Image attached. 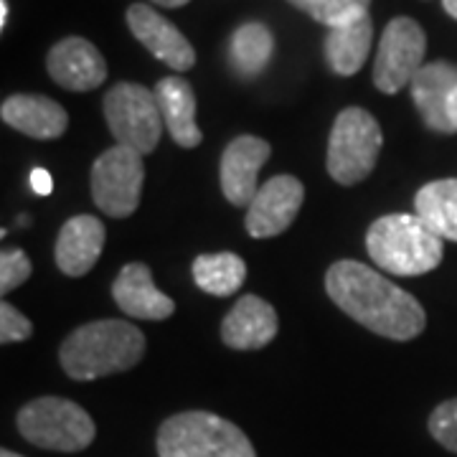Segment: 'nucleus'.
<instances>
[{
  "mask_svg": "<svg viewBox=\"0 0 457 457\" xmlns=\"http://www.w3.org/2000/svg\"><path fill=\"white\" fill-rule=\"evenodd\" d=\"M328 297L363 328L392 341H411L427 326L425 308L407 290L356 260L336 262L326 275Z\"/></svg>",
  "mask_w": 457,
  "mask_h": 457,
  "instance_id": "f257e3e1",
  "label": "nucleus"
},
{
  "mask_svg": "<svg viewBox=\"0 0 457 457\" xmlns=\"http://www.w3.org/2000/svg\"><path fill=\"white\" fill-rule=\"evenodd\" d=\"M145 353V336L125 320H95L77 328L59 348V361L74 381L122 374Z\"/></svg>",
  "mask_w": 457,
  "mask_h": 457,
  "instance_id": "f03ea898",
  "label": "nucleus"
},
{
  "mask_svg": "<svg viewBox=\"0 0 457 457\" xmlns=\"http://www.w3.org/2000/svg\"><path fill=\"white\" fill-rule=\"evenodd\" d=\"M440 239L417 213H386L366 234V249L376 267L396 278H417L440 267Z\"/></svg>",
  "mask_w": 457,
  "mask_h": 457,
  "instance_id": "7ed1b4c3",
  "label": "nucleus"
},
{
  "mask_svg": "<svg viewBox=\"0 0 457 457\" xmlns=\"http://www.w3.org/2000/svg\"><path fill=\"white\" fill-rule=\"evenodd\" d=\"M161 457H257L234 422L212 411H180L158 429Z\"/></svg>",
  "mask_w": 457,
  "mask_h": 457,
  "instance_id": "20e7f679",
  "label": "nucleus"
},
{
  "mask_svg": "<svg viewBox=\"0 0 457 457\" xmlns=\"http://www.w3.org/2000/svg\"><path fill=\"white\" fill-rule=\"evenodd\" d=\"M16 425L31 445L56 453H82L97 435L87 409L62 396H41L29 402L18 411Z\"/></svg>",
  "mask_w": 457,
  "mask_h": 457,
  "instance_id": "39448f33",
  "label": "nucleus"
},
{
  "mask_svg": "<svg viewBox=\"0 0 457 457\" xmlns=\"http://www.w3.org/2000/svg\"><path fill=\"white\" fill-rule=\"evenodd\" d=\"M384 135L371 112L363 107H345L330 130L328 140V173L341 186H356L371 176Z\"/></svg>",
  "mask_w": 457,
  "mask_h": 457,
  "instance_id": "423d86ee",
  "label": "nucleus"
},
{
  "mask_svg": "<svg viewBox=\"0 0 457 457\" xmlns=\"http://www.w3.org/2000/svg\"><path fill=\"white\" fill-rule=\"evenodd\" d=\"M104 120L117 145L147 155L163 135V114L155 92L135 82H120L104 95Z\"/></svg>",
  "mask_w": 457,
  "mask_h": 457,
  "instance_id": "0eeeda50",
  "label": "nucleus"
},
{
  "mask_svg": "<svg viewBox=\"0 0 457 457\" xmlns=\"http://www.w3.org/2000/svg\"><path fill=\"white\" fill-rule=\"evenodd\" d=\"M89 183L99 212L112 219H128L137 212L143 196V183H145L143 155L125 145L104 150L97 163L92 165Z\"/></svg>",
  "mask_w": 457,
  "mask_h": 457,
  "instance_id": "6e6552de",
  "label": "nucleus"
},
{
  "mask_svg": "<svg viewBox=\"0 0 457 457\" xmlns=\"http://www.w3.org/2000/svg\"><path fill=\"white\" fill-rule=\"evenodd\" d=\"M427 36L414 18L399 16L386 23L376 51L374 84L384 95H396L425 66Z\"/></svg>",
  "mask_w": 457,
  "mask_h": 457,
  "instance_id": "1a4fd4ad",
  "label": "nucleus"
},
{
  "mask_svg": "<svg viewBox=\"0 0 457 457\" xmlns=\"http://www.w3.org/2000/svg\"><path fill=\"white\" fill-rule=\"evenodd\" d=\"M305 188L295 176H275L260 186L246 209V231L254 239H270L287 231L303 206Z\"/></svg>",
  "mask_w": 457,
  "mask_h": 457,
  "instance_id": "9d476101",
  "label": "nucleus"
},
{
  "mask_svg": "<svg viewBox=\"0 0 457 457\" xmlns=\"http://www.w3.org/2000/svg\"><path fill=\"white\" fill-rule=\"evenodd\" d=\"M270 153H272L270 143L254 135H239L228 143L221 155L219 179H221V191L231 206H246V209L252 206L260 191L257 179Z\"/></svg>",
  "mask_w": 457,
  "mask_h": 457,
  "instance_id": "9b49d317",
  "label": "nucleus"
},
{
  "mask_svg": "<svg viewBox=\"0 0 457 457\" xmlns=\"http://www.w3.org/2000/svg\"><path fill=\"white\" fill-rule=\"evenodd\" d=\"M128 29L158 62L170 66L173 71H188L196 64V51L191 41L145 3H132L128 8Z\"/></svg>",
  "mask_w": 457,
  "mask_h": 457,
  "instance_id": "f8f14e48",
  "label": "nucleus"
},
{
  "mask_svg": "<svg viewBox=\"0 0 457 457\" xmlns=\"http://www.w3.org/2000/svg\"><path fill=\"white\" fill-rule=\"evenodd\" d=\"M49 77L69 92H89L107 79V62L82 36L62 38L46 56Z\"/></svg>",
  "mask_w": 457,
  "mask_h": 457,
  "instance_id": "ddd939ff",
  "label": "nucleus"
},
{
  "mask_svg": "<svg viewBox=\"0 0 457 457\" xmlns=\"http://www.w3.org/2000/svg\"><path fill=\"white\" fill-rule=\"evenodd\" d=\"M278 312L257 295H245L221 323V341L234 351H260L278 336Z\"/></svg>",
  "mask_w": 457,
  "mask_h": 457,
  "instance_id": "4468645a",
  "label": "nucleus"
},
{
  "mask_svg": "<svg viewBox=\"0 0 457 457\" xmlns=\"http://www.w3.org/2000/svg\"><path fill=\"white\" fill-rule=\"evenodd\" d=\"M112 297L120 311L137 320H165L176 312V303L155 287L143 262H130L120 270Z\"/></svg>",
  "mask_w": 457,
  "mask_h": 457,
  "instance_id": "2eb2a0df",
  "label": "nucleus"
},
{
  "mask_svg": "<svg viewBox=\"0 0 457 457\" xmlns=\"http://www.w3.org/2000/svg\"><path fill=\"white\" fill-rule=\"evenodd\" d=\"M455 87L457 64L453 62H429L417 71V77L409 84L411 99L429 130L445 132V135L457 132L455 125L450 122V114H447V104H450Z\"/></svg>",
  "mask_w": 457,
  "mask_h": 457,
  "instance_id": "dca6fc26",
  "label": "nucleus"
},
{
  "mask_svg": "<svg viewBox=\"0 0 457 457\" xmlns=\"http://www.w3.org/2000/svg\"><path fill=\"white\" fill-rule=\"evenodd\" d=\"M104 239L107 231L97 216L79 213L69 219L56 237V267L69 278H82L97 264L104 249Z\"/></svg>",
  "mask_w": 457,
  "mask_h": 457,
  "instance_id": "f3484780",
  "label": "nucleus"
},
{
  "mask_svg": "<svg viewBox=\"0 0 457 457\" xmlns=\"http://www.w3.org/2000/svg\"><path fill=\"white\" fill-rule=\"evenodd\" d=\"M0 117L13 130L29 135L33 140H56L66 132L69 114L49 97L41 95H13L3 102Z\"/></svg>",
  "mask_w": 457,
  "mask_h": 457,
  "instance_id": "a211bd4d",
  "label": "nucleus"
},
{
  "mask_svg": "<svg viewBox=\"0 0 457 457\" xmlns=\"http://www.w3.org/2000/svg\"><path fill=\"white\" fill-rule=\"evenodd\" d=\"M371 41H374V23L369 11H361L328 33L323 46L328 66L341 77H353L366 64Z\"/></svg>",
  "mask_w": 457,
  "mask_h": 457,
  "instance_id": "6ab92c4d",
  "label": "nucleus"
},
{
  "mask_svg": "<svg viewBox=\"0 0 457 457\" xmlns=\"http://www.w3.org/2000/svg\"><path fill=\"white\" fill-rule=\"evenodd\" d=\"M155 99L163 114L165 130L180 147H198L204 135L196 125V95L180 77H165L155 87Z\"/></svg>",
  "mask_w": 457,
  "mask_h": 457,
  "instance_id": "aec40b11",
  "label": "nucleus"
},
{
  "mask_svg": "<svg viewBox=\"0 0 457 457\" xmlns=\"http://www.w3.org/2000/svg\"><path fill=\"white\" fill-rule=\"evenodd\" d=\"M414 213L440 239L457 242V179L432 180L414 196Z\"/></svg>",
  "mask_w": 457,
  "mask_h": 457,
  "instance_id": "412c9836",
  "label": "nucleus"
},
{
  "mask_svg": "<svg viewBox=\"0 0 457 457\" xmlns=\"http://www.w3.org/2000/svg\"><path fill=\"white\" fill-rule=\"evenodd\" d=\"M228 54H231V66L237 69V74H242L246 79L257 77L267 69L272 54H275L272 31L264 23H257V21L239 26L231 36Z\"/></svg>",
  "mask_w": 457,
  "mask_h": 457,
  "instance_id": "4be33fe9",
  "label": "nucleus"
},
{
  "mask_svg": "<svg viewBox=\"0 0 457 457\" xmlns=\"http://www.w3.org/2000/svg\"><path fill=\"white\" fill-rule=\"evenodd\" d=\"M246 279V264L234 252H216V254H201L194 260V282L198 290L228 297L234 295Z\"/></svg>",
  "mask_w": 457,
  "mask_h": 457,
  "instance_id": "5701e85b",
  "label": "nucleus"
},
{
  "mask_svg": "<svg viewBox=\"0 0 457 457\" xmlns=\"http://www.w3.org/2000/svg\"><path fill=\"white\" fill-rule=\"evenodd\" d=\"M287 3H293L295 8H300L303 13H308L328 29L341 26L343 21H348L361 11H369L371 5V0H287Z\"/></svg>",
  "mask_w": 457,
  "mask_h": 457,
  "instance_id": "b1692460",
  "label": "nucleus"
},
{
  "mask_svg": "<svg viewBox=\"0 0 457 457\" xmlns=\"http://www.w3.org/2000/svg\"><path fill=\"white\" fill-rule=\"evenodd\" d=\"M429 435L440 442L445 450L457 455V399L442 402L440 407L429 414Z\"/></svg>",
  "mask_w": 457,
  "mask_h": 457,
  "instance_id": "393cba45",
  "label": "nucleus"
},
{
  "mask_svg": "<svg viewBox=\"0 0 457 457\" xmlns=\"http://www.w3.org/2000/svg\"><path fill=\"white\" fill-rule=\"evenodd\" d=\"M31 260L23 249H3L0 254V293H11L31 278Z\"/></svg>",
  "mask_w": 457,
  "mask_h": 457,
  "instance_id": "a878e982",
  "label": "nucleus"
},
{
  "mask_svg": "<svg viewBox=\"0 0 457 457\" xmlns=\"http://www.w3.org/2000/svg\"><path fill=\"white\" fill-rule=\"evenodd\" d=\"M31 336V320H29L23 312H18L11 303H3V305H0V341H3V345L29 341Z\"/></svg>",
  "mask_w": 457,
  "mask_h": 457,
  "instance_id": "bb28decb",
  "label": "nucleus"
},
{
  "mask_svg": "<svg viewBox=\"0 0 457 457\" xmlns=\"http://www.w3.org/2000/svg\"><path fill=\"white\" fill-rule=\"evenodd\" d=\"M29 183H31L33 194H38V196H51L54 194V179H51L46 168H33Z\"/></svg>",
  "mask_w": 457,
  "mask_h": 457,
  "instance_id": "cd10ccee",
  "label": "nucleus"
},
{
  "mask_svg": "<svg viewBox=\"0 0 457 457\" xmlns=\"http://www.w3.org/2000/svg\"><path fill=\"white\" fill-rule=\"evenodd\" d=\"M447 114H450V122L455 125L457 130V87L455 92H453V97H450V104H447Z\"/></svg>",
  "mask_w": 457,
  "mask_h": 457,
  "instance_id": "c85d7f7f",
  "label": "nucleus"
},
{
  "mask_svg": "<svg viewBox=\"0 0 457 457\" xmlns=\"http://www.w3.org/2000/svg\"><path fill=\"white\" fill-rule=\"evenodd\" d=\"M155 5H163V8H180V5H186L188 0H153Z\"/></svg>",
  "mask_w": 457,
  "mask_h": 457,
  "instance_id": "c756f323",
  "label": "nucleus"
},
{
  "mask_svg": "<svg viewBox=\"0 0 457 457\" xmlns=\"http://www.w3.org/2000/svg\"><path fill=\"white\" fill-rule=\"evenodd\" d=\"M442 8L447 11V16H453L457 21V0H442Z\"/></svg>",
  "mask_w": 457,
  "mask_h": 457,
  "instance_id": "7c9ffc66",
  "label": "nucleus"
},
{
  "mask_svg": "<svg viewBox=\"0 0 457 457\" xmlns=\"http://www.w3.org/2000/svg\"><path fill=\"white\" fill-rule=\"evenodd\" d=\"M8 23V0H0V29H5Z\"/></svg>",
  "mask_w": 457,
  "mask_h": 457,
  "instance_id": "2f4dec72",
  "label": "nucleus"
},
{
  "mask_svg": "<svg viewBox=\"0 0 457 457\" xmlns=\"http://www.w3.org/2000/svg\"><path fill=\"white\" fill-rule=\"evenodd\" d=\"M0 457H23V455H18V453H11V450H3V453H0Z\"/></svg>",
  "mask_w": 457,
  "mask_h": 457,
  "instance_id": "473e14b6",
  "label": "nucleus"
}]
</instances>
